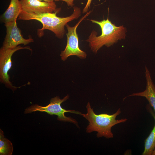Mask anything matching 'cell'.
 <instances>
[{
  "label": "cell",
  "mask_w": 155,
  "mask_h": 155,
  "mask_svg": "<svg viewBox=\"0 0 155 155\" xmlns=\"http://www.w3.org/2000/svg\"><path fill=\"white\" fill-rule=\"evenodd\" d=\"M86 107L87 113L81 114L89 122V125L86 128V131L89 133L97 131L98 137L104 136L107 138H113V135L111 131L112 127L118 123L124 122L127 120L126 119H116V117L121 113L120 108L112 115H97L94 112L93 108H91L89 102H88Z\"/></svg>",
  "instance_id": "obj_3"
},
{
  "label": "cell",
  "mask_w": 155,
  "mask_h": 155,
  "mask_svg": "<svg viewBox=\"0 0 155 155\" xmlns=\"http://www.w3.org/2000/svg\"><path fill=\"white\" fill-rule=\"evenodd\" d=\"M145 76L146 80V88L144 91L133 93L124 98L123 100L131 96H141L145 97L153 107L155 113V85L152 80L150 73L147 67L145 66Z\"/></svg>",
  "instance_id": "obj_9"
},
{
  "label": "cell",
  "mask_w": 155,
  "mask_h": 155,
  "mask_svg": "<svg viewBox=\"0 0 155 155\" xmlns=\"http://www.w3.org/2000/svg\"><path fill=\"white\" fill-rule=\"evenodd\" d=\"M22 11L29 13H53L57 9L54 1L47 2L40 0H20Z\"/></svg>",
  "instance_id": "obj_8"
},
{
  "label": "cell",
  "mask_w": 155,
  "mask_h": 155,
  "mask_svg": "<svg viewBox=\"0 0 155 155\" xmlns=\"http://www.w3.org/2000/svg\"><path fill=\"white\" fill-rule=\"evenodd\" d=\"M90 21L99 26L102 32L100 35L97 36V32L94 30L92 31L86 40L89 42L91 51L94 53L96 54L104 45L109 47L118 40L125 38L126 28L123 25L116 26L109 20L108 17L106 20L101 21L94 20Z\"/></svg>",
  "instance_id": "obj_2"
},
{
  "label": "cell",
  "mask_w": 155,
  "mask_h": 155,
  "mask_svg": "<svg viewBox=\"0 0 155 155\" xmlns=\"http://www.w3.org/2000/svg\"><path fill=\"white\" fill-rule=\"evenodd\" d=\"M69 98L68 95L62 99L58 96L51 98L50 103L46 106H42L37 104H33L25 109V114L31 113L36 111L45 112L50 115H55L57 116V119L61 121L69 122L73 123L78 126V122L75 119L71 117L66 116L64 113L69 112L81 115V113L75 110H67L63 108L61 104Z\"/></svg>",
  "instance_id": "obj_4"
},
{
  "label": "cell",
  "mask_w": 155,
  "mask_h": 155,
  "mask_svg": "<svg viewBox=\"0 0 155 155\" xmlns=\"http://www.w3.org/2000/svg\"><path fill=\"white\" fill-rule=\"evenodd\" d=\"M27 49L32 51L28 46L22 47L18 46L15 48L5 49L2 47L0 50V79L1 82L13 90L17 88L13 86L9 81L8 72L12 65L11 57L13 54L20 50Z\"/></svg>",
  "instance_id": "obj_6"
},
{
  "label": "cell",
  "mask_w": 155,
  "mask_h": 155,
  "mask_svg": "<svg viewBox=\"0 0 155 155\" xmlns=\"http://www.w3.org/2000/svg\"><path fill=\"white\" fill-rule=\"evenodd\" d=\"M92 0H87L86 4L83 8L82 13L87 12L89 8L90 7ZM74 0H55V1H62L66 2L68 6L73 7L74 5L73 1Z\"/></svg>",
  "instance_id": "obj_13"
},
{
  "label": "cell",
  "mask_w": 155,
  "mask_h": 155,
  "mask_svg": "<svg viewBox=\"0 0 155 155\" xmlns=\"http://www.w3.org/2000/svg\"><path fill=\"white\" fill-rule=\"evenodd\" d=\"M41 1H46L47 2H52L54 1L55 0H40Z\"/></svg>",
  "instance_id": "obj_14"
},
{
  "label": "cell",
  "mask_w": 155,
  "mask_h": 155,
  "mask_svg": "<svg viewBox=\"0 0 155 155\" xmlns=\"http://www.w3.org/2000/svg\"><path fill=\"white\" fill-rule=\"evenodd\" d=\"M73 11L70 16L65 17H58L57 13L60 10L57 8L54 13H29L22 11L18 19L24 20H35L39 21L42 25V28L37 30V34L40 37L43 35V31L48 30L53 32L59 38H62L65 33V26L68 22L78 18L80 16V9L73 7Z\"/></svg>",
  "instance_id": "obj_1"
},
{
  "label": "cell",
  "mask_w": 155,
  "mask_h": 155,
  "mask_svg": "<svg viewBox=\"0 0 155 155\" xmlns=\"http://www.w3.org/2000/svg\"><path fill=\"white\" fill-rule=\"evenodd\" d=\"M13 150V144L7 139L5 138L3 132L0 129V155H11Z\"/></svg>",
  "instance_id": "obj_12"
},
{
  "label": "cell",
  "mask_w": 155,
  "mask_h": 155,
  "mask_svg": "<svg viewBox=\"0 0 155 155\" xmlns=\"http://www.w3.org/2000/svg\"><path fill=\"white\" fill-rule=\"evenodd\" d=\"M152 155H155V149L153 150L152 154Z\"/></svg>",
  "instance_id": "obj_15"
},
{
  "label": "cell",
  "mask_w": 155,
  "mask_h": 155,
  "mask_svg": "<svg viewBox=\"0 0 155 155\" xmlns=\"http://www.w3.org/2000/svg\"><path fill=\"white\" fill-rule=\"evenodd\" d=\"M91 11H90L82 17L78 23L73 27L70 26L67 24L66 26L68 32L66 34L67 43L64 50L61 52L60 56L62 60L65 61L70 56L75 55L82 59L86 58L87 54L84 51L81 50L79 46V39L76 30L80 23L88 16Z\"/></svg>",
  "instance_id": "obj_5"
},
{
  "label": "cell",
  "mask_w": 155,
  "mask_h": 155,
  "mask_svg": "<svg viewBox=\"0 0 155 155\" xmlns=\"http://www.w3.org/2000/svg\"><path fill=\"white\" fill-rule=\"evenodd\" d=\"M5 26L6 34L2 47L3 48L13 49L20 44L25 45L34 42L31 37L28 39L23 38L21 30L17 26L16 21L6 23Z\"/></svg>",
  "instance_id": "obj_7"
},
{
  "label": "cell",
  "mask_w": 155,
  "mask_h": 155,
  "mask_svg": "<svg viewBox=\"0 0 155 155\" xmlns=\"http://www.w3.org/2000/svg\"><path fill=\"white\" fill-rule=\"evenodd\" d=\"M155 120L154 127L150 134L145 141L144 150L143 155H151L155 148V115L151 112Z\"/></svg>",
  "instance_id": "obj_11"
},
{
  "label": "cell",
  "mask_w": 155,
  "mask_h": 155,
  "mask_svg": "<svg viewBox=\"0 0 155 155\" xmlns=\"http://www.w3.org/2000/svg\"><path fill=\"white\" fill-rule=\"evenodd\" d=\"M22 11L20 0H10L8 8L1 16V20L5 24L16 21Z\"/></svg>",
  "instance_id": "obj_10"
}]
</instances>
